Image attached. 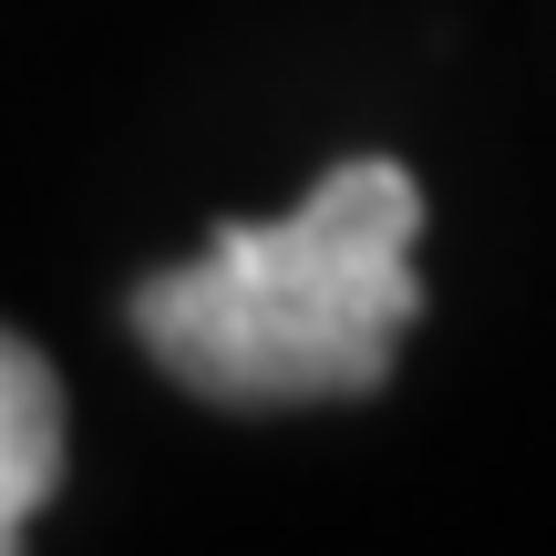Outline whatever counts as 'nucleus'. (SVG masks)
<instances>
[{
    "instance_id": "f03ea898",
    "label": "nucleus",
    "mask_w": 556,
    "mask_h": 556,
    "mask_svg": "<svg viewBox=\"0 0 556 556\" xmlns=\"http://www.w3.org/2000/svg\"><path fill=\"white\" fill-rule=\"evenodd\" d=\"M62 484V381L21 330H0V546L31 536Z\"/></svg>"
},
{
    "instance_id": "f257e3e1",
    "label": "nucleus",
    "mask_w": 556,
    "mask_h": 556,
    "mask_svg": "<svg viewBox=\"0 0 556 556\" xmlns=\"http://www.w3.org/2000/svg\"><path fill=\"white\" fill-rule=\"evenodd\" d=\"M422 186L392 155H351L268 227H217L206 258L155 268L124 319L176 392L217 413L371 402L422 319Z\"/></svg>"
}]
</instances>
